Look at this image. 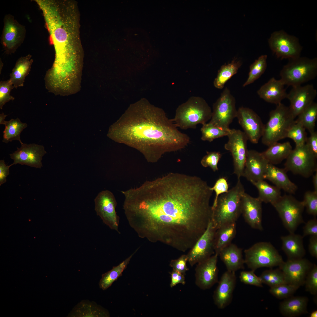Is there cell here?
Listing matches in <instances>:
<instances>
[{
    "mask_svg": "<svg viewBox=\"0 0 317 317\" xmlns=\"http://www.w3.org/2000/svg\"><path fill=\"white\" fill-rule=\"evenodd\" d=\"M200 177L170 172L129 189L125 215L140 238L179 251L190 249L211 220L213 191Z\"/></svg>",
    "mask_w": 317,
    "mask_h": 317,
    "instance_id": "cell-1",
    "label": "cell"
},
{
    "mask_svg": "<svg viewBox=\"0 0 317 317\" xmlns=\"http://www.w3.org/2000/svg\"><path fill=\"white\" fill-rule=\"evenodd\" d=\"M107 135L137 149L151 163L166 153L183 149L190 141L162 109L150 104L131 109L111 126Z\"/></svg>",
    "mask_w": 317,
    "mask_h": 317,
    "instance_id": "cell-2",
    "label": "cell"
},
{
    "mask_svg": "<svg viewBox=\"0 0 317 317\" xmlns=\"http://www.w3.org/2000/svg\"><path fill=\"white\" fill-rule=\"evenodd\" d=\"M245 192L240 180L227 192L220 195L212 208L211 220L216 230L225 225L236 222L241 214V198Z\"/></svg>",
    "mask_w": 317,
    "mask_h": 317,
    "instance_id": "cell-3",
    "label": "cell"
},
{
    "mask_svg": "<svg viewBox=\"0 0 317 317\" xmlns=\"http://www.w3.org/2000/svg\"><path fill=\"white\" fill-rule=\"evenodd\" d=\"M212 114L210 107L203 98L192 96L178 106L172 119L181 129H195L198 124L207 123Z\"/></svg>",
    "mask_w": 317,
    "mask_h": 317,
    "instance_id": "cell-4",
    "label": "cell"
},
{
    "mask_svg": "<svg viewBox=\"0 0 317 317\" xmlns=\"http://www.w3.org/2000/svg\"><path fill=\"white\" fill-rule=\"evenodd\" d=\"M289 108L281 103L269 114L267 122L264 125L262 143L269 146L286 138L287 132L295 122Z\"/></svg>",
    "mask_w": 317,
    "mask_h": 317,
    "instance_id": "cell-5",
    "label": "cell"
},
{
    "mask_svg": "<svg viewBox=\"0 0 317 317\" xmlns=\"http://www.w3.org/2000/svg\"><path fill=\"white\" fill-rule=\"evenodd\" d=\"M280 79L285 85H301L314 79L317 75V58L300 56L289 60L281 70Z\"/></svg>",
    "mask_w": 317,
    "mask_h": 317,
    "instance_id": "cell-6",
    "label": "cell"
},
{
    "mask_svg": "<svg viewBox=\"0 0 317 317\" xmlns=\"http://www.w3.org/2000/svg\"><path fill=\"white\" fill-rule=\"evenodd\" d=\"M244 252L245 264L254 271L261 267L279 266L284 262L281 256L269 242L256 243Z\"/></svg>",
    "mask_w": 317,
    "mask_h": 317,
    "instance_id": "cell-7",
    "label": "cell"
},
{
    "mask_svg": "<svg viewBox=\"0 0 317 317\" xmlns=\"http://www.w3.org/2000/svg\"><path fill=\"white\" fill-rule=\"evenodd\" d=\"M278 212L286 229L294 233L298 226L304 222L302 214L304 208L303 201L291 195L285 194L272 205Z\"/></svg>",
    "mask_w": 317,
    "mask_h": 317,
    "instance_id": "cell-8",
    "label": "cell"
},
{
    "mask_svg": "<svg viewBox=\"0 0 317 317\" xmlns=\"http://www.w3.org/2000/svg\"><path fill=\"white\" fill-rule=\"evenodd\" d=\"M317 158L305 144L296 146L286 159L284 169L308 178L317 171Z\"/></svg>",
    "mask_w": 317,
    "mask_h": 317,
    "instance_id": "cell-9",
    "label": "cell"
},
{
    "mask_svg": "<svg viewBox=\"0 0 317 317\" xmlns=\"http://www.w3.org/2000/svg\"><path fill=\"white\" fill-rule=\"evenodd\" d=\"M236 100L229 89L226 87L214 103L211 117L209 123L224 129H228L237 117Z\"/></svg>",
    "mask_w": 317,
    "mask_h": 317,
    "instance_id": "cell-10",
    "label": "cell"
},
{
    "mask_svg": "<svg viewBox=\"0 0 317 317\" xmlns=\"http://www.w3.org/2000/svg\"><path fill=\"white\" fill-rule=\"evenodd\" d=\"M268 42L271 50L278 58L290 60L300 56L302 47L298 39L283 30L272 33Z\"/></svg>",
    "mask_w": 317,
    "mask_h": 317,
    "instance_id": "cell-11",
    "label": "cell"
},
{
    "mask_svg": "<svg viewBox=\"0 0 317 317\" xmlns=\"http://www.w3.org/2000/svg\"><path fill=\"white\" fill-rule=\"evenodd\" d=\"M228 141L224 145L225 149L231 153L233 159L234 173L240 179L243 176L248 150V138L243 131L230 129L227 135Z\"/></svg>",
    "mask_w": 317,
    "mask_h": 317,
    "instance_id": "cell-12",
    "label": "cell"
},
{
    "mask_svg": "<svg viewBox=\"0 0 317 317\" xmlns=\"http://www.w3.org/2000/svg\"><path fill=\"white\" fill-rule=\"evenodd\" d=\"M216 230L211 220L205 232L187 254L188 262L191 267L215 253L214 241Z\"/></svg>",
    "mask_w": 317,
    "mask_h": 317,
    "instance_id": "cell-13",
    "label": "cell"
},
{
    "mask_svg": "<svg viewBox=\"0 0 317 317\" xmlns=\"http://www.w3.org/2000/svg\"><path fill=\"white\" fill-rule=\"evenodd\" d=\"M95 202L97 215L110 229L119 233V217L116 211L117 203L113 193L108 190H103L96 197Z\"/></svg>",
    "mask_w": 317,
    "mask_h": 317,
    "instance_id": "cell-14",
    "label": "cell"
},
{
    "mask_svg": "<svg viewBox=\"0 0 317 317\" xmlns=\"http://www.w3.org/2000/svg\"><path fill=\"white\" fill-rule=\"evenodd\" d=\"M236 117L248 140L252 143H258L264 125L259 115L252 109L242 107L237 110Z\"/></svg>",
    "mask_w": 317,
    "mask_h": 317,
    "instance_id": "cell-15",
    "label": "cell"
},
{
    "mask_svg": "<svg viewBox=\"0 0 317 317\" xmlns=\"http://www.w3.org/2000/svg\"><path fill=\"white\" fill-rule=\"evenodd\" d=\"M317 95V90L312 84L292 87L286 98L290 102L289 108L294 118L314 102Z\"/></svg>",
    "mask_w": 317,
    "mask_h": 317,
    "instance_id": "cell-16",
    "label": "cell"
},
{
    "mask_svg": "<svg viewBox=\"0 0 317 317\" xmlns=\"http://www.w3.org/2000/svg\"><path fill=\"white\" fill-rule=\"evenodd\" d=\"M21 147L10 154L13 160L11 166L19 164L31 167L41 168L42 166L43 157L46 154L44 147L36 144H27L22 143Z\"/></svg>",
    "mask_w": 317,
    "mask_h": 317,
    "instance_id": "cell-17",
    "label": "cell"
},
{
    "mask_svg": "<svg viewBox=\"0 0 317 317\" xmlns=\"http://www.w3.org/2000/svg\"><path fill=\"white\" fill-rule=\"evenodd\" d=\"M313 264L303 258L288 259L279 267L282 272L287 284L299 287L304 285L306 276Z\"/></svg>",
    "mask_w": 317,
    "mask_h": 317,
    "instance_id": "cell-18",
    "label": "cell"
},
{
    "mask_svg": "<svg viewBox=\"0 0 317 317\" xmlns=\"http://www.w3.org/2000/svg\"><path fill=\"white\" fill-rule=\"evenodd\" d=\"M218 256L215 253L207 259L197 264L195 269V283L200 289H208L218 282Z\"/></svg>",
    "mask_w": 317,
    "mask_h": 317,
    "instance_id": "cell-19",
    "label": "cell"
},
{
    "mask_svg": "<svg viewBox=\"0 0 317 317\" xmlns=\"http://www.w3.org/2000/svg\"><path fill=\"white\" fill-rule=\"evenodd\" d=\"M262 202L257 198L245 193L241 198V214L246 222L252 228L263 230L262 225Z\"/></svg>",
    "mask_w": 317,
    "mask_h": 317,
    "instance_id": "cell-20",
    "label": "cell"
},
{
    "mask_svg": "<svg viewBox=\"0 0 317 317\" xmlns=\"http://www.w3.org/2000/svg\"><path fill=\"white\" fill-rule=\"evenodd\" d=\"M236 283L235 272L227 271L222 275L215 290L213 299L216 306L223 309L231 302Z\"/></svg>",
    "mask_w": 317,
    "mask_h": 317,
    "instance_id": "cell-21",
    "label": "cell"
},
{
    "mask_svg": "<svg viewBox=\"0 0 317 317\" xmlns=\"http://www.w3.org/2000/svg\"><path fill=\"white\" fill-rule=\"evenodd\" d=\"M268 163L262 153L248 150L242 176L252 183L264 180Z\"/></svg>",
    "mask_w": 317,
    "mask_h": 317,
    "instance_id": "cell-22",
    "label": "cell"
},
{
    "mask_svg": "<svg viewBox=\"0 0 317 317\" xmlns=\"http://www.w3.org/2000/svg\"><path fill=\"white\" fill-rule=\"evenodd\" d=\"M285 85L280 79L278 80L273 77L260 87L257 93L266 102L277 105L287 98V93Z\"/></svg>",
    "mask_w": 317,
    "mask_h": 317,
    "instance_id": "cell-23",
    "label": "cell"
},
{
    "mask_svg": "<svg viewBox=\"0 0 317 317\" xmlns=\"http://www.w3.org/2000/svg\"><path fill=\"white\" fill-rule=\"evenodd\" d=\"M284 168H278L268 163L264 176V179L269 180L275 186L290 194H294L297 189V186L289 179Z\"/></svg>",
    "mask_w": 317,
    "mask_h": 317,
    "instance_id": "cell-24",
    "label": "cell"
},
{
    "mask_svg": "<svg viewBox=\"0 0 317 317\" xmlns=\"http://www.w3.org/2000/svg\"><path fill=\"white\" fill-rule=\"evenodd\" d=\"M218 256L227 271L235 272L244 268L245 262L242 249L235 244L231 243L224 248L220 252Z\"/></svg>",
    "mask_w": 317,
    "mask_h": 317,
    "instance_id": "cell-25",
    "label": "cell"
},
{
    "mask_svg": "<svg viewBox=\"0 0 317 317\" xmlns=\"http://www.w3.org/2000/svg\"><path fill=\"white\" fill-rule=\"evenodd\" d=\"M308 299L303 296H292L285 299L279 304L281 314L287 317H294L308 313Z\"/></svg>",
    "mask_w": 317,
    "mask_h": 317,
    "instance_id": "cell-26",
    "label": "cell"
},
{
    "mask_svg": "<svg viewBox=\"0 0 317 317\" xmlns=\"http://www.w3.org/2000/svg\"><path fill=\"white\" fill-rule=\"evenodd\" d=\"M303 237L295 233H290L281 237L282 242V249L288 259L303 258L306 254L303 245Z\"/></svg>",
    "mask_w": 317,
    "mask_h": 317,
    "instance_id": "cell-27",
    "label": "cell"
},
{
    "mask_svg": "<svg viewBox=\"0 0 317 317\" xmlns=\"http://www.w3.org/2000/svg\"><path fill=\"white\" fill-rule=\"evenodd\" d=\"M108 311L94 302L83 300L75 306L70 317H109Z\"/></svg>",
    "mask_w": 317,
    "mask_h": 317,
    "instance_id": "cell-28",
    "label": "cell"
},
{
    "mask_svg": "<svg viewBox=\"0 0 317 317\" xmlns=\"http://www.w3.org/2000/svg\"><path fill=\"white\" fill-rule=\"evenodd\" d=\"M31 57L28 55L21 57L16 62L9 79L15 88L23 86L25 77L29 74L33 62Z\"/></svg>",
    "mask_w": 317,
    "mask_h": 317,
    "instance_id": "cell-29",
    "label": "cell"
},
{
    "mask_svg": "<svg viewBox=\"0 0 317 317\" xmlns=\"http://www.w3.org/2000/svg\"><path fill=\"white\" fill-rule=\"evenodd\" d=\"M22 37L20 27L10 18L5 20L3 36V43L8 51H13Z\"/></svg>",
    "mask_w": 317,
    "mask_h": 317,
    "instance_id": "cell-30",
    "label": "cell"
},
{
    "mask_svg": "<svg viewBox=\"0 0 317 317\" xmlns=\"http://www.w3.org/2000/svg\"><path fill=\"white\" fill-rule=\"evenodd\" d=\"M292 150L289 142L282 143L277 142L269 146L266 151L261 153L269 163L274 165L286 159Z\"/></svg>",
    "mask_w": 317,
    "mask_h": 317,
    "instance_id": "cell-31",
    "label": "cell"
},
{
    "mask_svg": "<svg viewBox=\"0 0 317 317\" xmlns=\"http://www.w3.org/2000/svg\"><path fill=\"white\" fill-rule=\"evenodd\" d=\"M236 234V222L225 225L217 229L214 241L215 253L218 255L222 250L231 243Z\"/></svg>",
    "mask_w": 317,
    "mask_h": 317,
    "instance_id": "cell-32",
    "label": "cell"
},
{
    "mask_svg": "<svg viewBox=\"0 0 317 317\" xmlns=\"http://www.w3.org/2000/svg\"><path fill=\"white\" fill-rule=\"evenodd\" d=\"M252 183L258 189L259 192L258 197L262 202L269 203L272 205L281 196L280 189L275 186L269 185L264 180Z\"/></svg>",
    "mask_w": 317,
    "mask_h": 317,
    "instance_id": "cell-33",
    "label": "cell"
},
{
    "mask_svg": "<svg viewBox=\"0 0 317 317\" xmlns=\"http://www.w3.org/2000/svg\"><path fill=\"white\" fill-rule=\"evenodd\" d=\"M242 65L240 60L235 59L231 63L222 65L214 81V86L218 89H222L228 80L237 73Z\"/></svg>",
    "mask_w": 317,
    "mask_h": 317,
    "instance_id": "cell-34",
    "label": "cell"
},
{
    "mask_svg": "<svg viewBox=\"0 0 317 317\" xmlns=\"http://www.w3.org/2000/svg\"><path fill=\"white\" fill-rule=\"evenodd\" d=\"M138 249L118 265L113 267L111 270L102 275L99 284L100 288L103 290H106L122 275L123 272L126 268L132 257Z\"/></svg>",
    "mask_w": 317,
    "mask_h": 317,
    "instance_id": "cell-35",
    "label": "cell"
},
{
    "mask_svg": "<svg viewBox=\"0 0 317 317\" xmlns=\"http://www.w3.org/2000/svg\"><path fill=\"white\" fill-rule=\"evenodd\" d=\"M4 125L5 128L3 131L2 141L7 143L9 142L16 140L19 141L21 144L22 143L20 134L23 130L27 127V124L22 122L18 118H17L16 119H11L9 121H6Z\"/></svg>",
    "mask_w": 317,
    "mask_h": 317,
    "instance_id": "cell-36",
    "label": "cell"
},
{
    "mask_svg": "<svg viewBox=\"0 0 317 317\" xmlns=\"http://www.w3.org/2000/svg\"><path fill=\"white\" fill-rule=\"evenodd\" d=\"M295 120L311 133L314 131L317 118V104L314 102L301 112Z\"/></svg>",
    "mask_w": 317,
    "mask_h": 317,
    "instance_id": "cell-37",
    "label": "cell"
},
{
    "mask_svg": "<svg viewBox=\"0 0 317 317\" xmlns=\"http://www.w3.org/2000/svg\"><path fill=\"white\" fill-rule=\"evenodd\" d=\"M267 55H262L250 65L248 77L243 87L254 82L264 73L267 67Z\"/></svg>",
    "mask_w": 317,
    "mask_h": 317,
    "instance_id": "cell-38",
    "label": "cell"
},
{
    "mask_svg": "<svg viewBox=\"0 0 317 317\" xmlns=\"http://www.w3.org/2000/svg\"><path fill=\"white\" fill-rule=\"evenodd\" d=\"M259 277L262 284H265L270 287L287 284L282 272L279 268L264 271Z\"/></svg>",
    "mask_w": 317,
    "mask_h": 317,
    "instance_id": "cell-39",
    "label": "cell"
},
{
    "mask_svg": "<svg viewBox=\"0 0 317 317\" xmlns=\"http://www.w3.org/2000/svg\"><path fill=\"white\" fill-rule=\"evenodd\" d=\"M230 130L222 129L209 122L203 124L201 128V139L203 141L211 142L215 139L227 136Z\"/></svg>",
    "mask_w": 317,
    "mask_h": 317,
    "instance_id": "cell-40",
    "label": "cell"
},
{
    "mask_svg": "<svg viewBox=\"0 0 317 317\" xmlns=\"http://www.w3.org/2000/svg\"><path fill=\"white\" fill-rule=\"evenodd\" d=\"M306 130L301 124L295 121L289 130L286 138L293 140L296 146L303 145L305 144L307 138Z\"/></svg>",
    "mask_w": 317,
    "mask_h": 317,
    "instance_id": "cell-41",
    "label": "cell"
},
{
    "mask_svg": "<svg viewBox=\"0 0 317 317\" xmlns=\"http://www.w3.org/2000/svg\"><path fill=\"white\" fill-rule=\"evenodd\" d=\"M299 287L290 284H283L270 287L269 291L278 299H285L291 296Z\"/></svg>",
    "mask_w": 317,
    "mask_h": 317,
    "instance_id": "cell-42",
    "label": "cell"
},
{
    "mask_svg": "<svg viewBox=\"0 0 317 317\" xmlns=\"http://www.w3.org/2000/svg\"><path fill=\"white\" fill-rule=\"evenodd\" d=\"M307 213L309 215L316 216L317 215V192L308 191L304 195L302 201Z\"/></svg>",
    "mask_w": 317,
    "mask_h": 317,
    "instance_id": "cell-43",
    "label": "cell"
},
{
    "mask_svg": "<svg viewBox=\"0 0 317 317\" xmlns=\"http://www.w3.org/2000/svg\"><path fill=\"white\" fill-rule=\"evenodd\" d=\"M14 88L9 80L0 82V108L10 100H13L15 98L10 95L11 90Z\"/></svg>",
    "mask_w": 317,
    "mask_h": 317,
    "instance_id": "cell-44",
    "label": "cell"
},
{
    "mask_svg": "<svg viewBox=\"0 0 317 317\" xmlns=\"http://www.w3.org/2000/svg\"><path fill=\"white\" fill-rule=\"evenodd\" d=\"M306 291L311 294L316 295L317 294V266L315 264L308 273L304 284Z\"/></svg>",
    "mask_w": 317,
    "mask_h": 317,
    "instance_id": "cell-45",
    "label": "cell"
},
{
    "mask_svg": "<svg viewBox=\"0 0 317 317\" xmlns=\"http://www.w3.org/2000/svg\"><path fill=\"white\" fill-rule=\"evenodd\" d=\"M222 154L219 152L207 151V154L201 161V165L204 167H209L214 172L218 169L217 165Z\"/></svg>",
    "mask_w": 317,
    "mask_h": 317,
    "instance_id": "cell-46",
    "label": "cell"
},
{
    "mask_svg": "<svg viewBox=\"0 0 317 317\" xmlns=\"http://www.w3.org/2000/svg\"><path fill=\"white\" fill-rule=\"evenodd\" d=\"M254 272L252 270L241 272L239 276L240 281L246 284L262 287V283L259 277L256 275Z\"/></svg>",
    "mask_w": 317,
    "mask_h": 317,
    "instance_id": "cell-47",
    "label": "cell"
},
{
    "mask_svg": "<svg viewBox=\"0 0 317 317\" xmlns=\"http://www.w3.org/2000/svg\"><path fill=\"white\" fill-rule=\"evenodd\" d=\"M229 185L226 179L224 177L219 178L216 181L214 185L210 189L214 191L215 193V196L212 206V208H214L216 204L219 196L228 191Z\"/></svg>",
    "mask_w": 317,
    "mask_h": 317,
    "instance_id": "cell-48",
    "label": "cell"
},
{
    "mask_svg": "<svg viewBox=\"0 0 317 317\" xmlns=\"http://www.w3.org/2000/svg\"><path fill=\"white\" fill-rule=\"evenodd\" d=\"M187 262L188 259L187 254H183L177 259L171 260L169 265L173 270L185 275L187 271L189 270L187 266Z\"/></svg>",
    "mask_w": 317,
    "mask_h": 317,
    "instance_id": "cell-49",
    "label": "cell"
},
{
    "mask_svg": "<svg viewBox=\"0 0 317 317\" xmlns=\"http://www.w3.org/2000/svg\"><path fill=\"white\" fill-rule=\"evenodd\" d=\"M303 237L308 235L317 236V220L316 218L308 220L303 228Z\"/></svg>",
    "mask_w": 317,
    "mask_h": 317,
    "instance_id": "cell-50",
    "label": "cell"
},
{
    "mask_svg": "<svg viewBox=\"0 0 317 317\" xmlns=\"http://www.w3.org/2000/svg\"><path fill=\"white\" fill-rule=\"evenodd\" d=\"M305 144L313 154L317 157V132L314 131L310 133Z\"/></svg>",
    "mask_w": 317,
    "mask_h": 317,
    "instance_id": "cell-51",
    "label": "cell"
},
{
    "mask_svg": "<svg viewBox=\"0 0 317 317\" xmlns=\"http://www.w3.org/2000/svg\"><path fill=\"white\" fill-rule=\"evenodd\" d=\"M170 273L171 277V287L172 288L178 284H185V275L173 270Z\"/></svg>",
    "mask_w": 317,
    "mask_h": 317,
    "instance_id": "cell-52",
    "label": "cell"
},
{
    "mask_svg": "<svg viewBox=\"0 0 317 317\" xmlns=\"http://www.w3.org/2000/svg\"><path fill=\"white\" fill-rule=\"evenodd\" d=\"M11 165H6L4 160H0V186L5 183L6 178L9 174V168Z\"/></svg>",
    "mask_w": 317,
    "mask_h": 317,
    "instance_id": "cell-53",
    "label": "cell"
},
{
    "mask_svg": "<svg viewBox=\"0 0 317 317\" xmlns=\"http://www.w3.org/2000/svg\"><path fill=\"white\" fill-rule=\"evenodd\" d=\"M308 245V250L311 255L317 258V236H311Z\"/></svg>",
    "mask_w": 317,
    "mask_h": 317,
    "instance_id": "cell-54",
    "label": "cell"
},
{
    "mask_svg": "<svg viewBox=\"0 0 317 317\" xmlns=\"http://www.w3.org/2000/svg\"><path fill=\"white\" fill-rule=\"evenodd\" d=\"M312 181L314 190L317 192V171L313 175Z\"/></svg>",
    "mask_w": 317,
    "mask_h": 317,
    "instance_id": "cell-55",
    "label": "cell"
},
{
    "mask_svg": "<svg viewBox=\"0 0 317 317\" xmlns=\"http://www.w3.org/2000/svg\"><path fill=\"white\" fill-rule=\"evenodd\" d=\"M7 116L4 113H2L0 114V124L5 125L6 121L5 119Z\"/></svg>",
    "mask_w": 317,
    "mask_h": 317,
    "instance_id": "cell-56",
    "label": "cell"
},
{
    "mask_svg": "<svg viewBox=\"0 0 317 317\" xmlns=\"http://www.w3.org/2000/svg\"><path fill=\"white\" fill-rule=\"evenodd\" d=\"M309 317H317V311L316 310L313 311L310 313L309 316Z\"/></svg>",
    "mask_w": 317,
    "mask_h": 317,
    "instance_id": "cell-57",
    "label": "cell"
}]
</instances>
